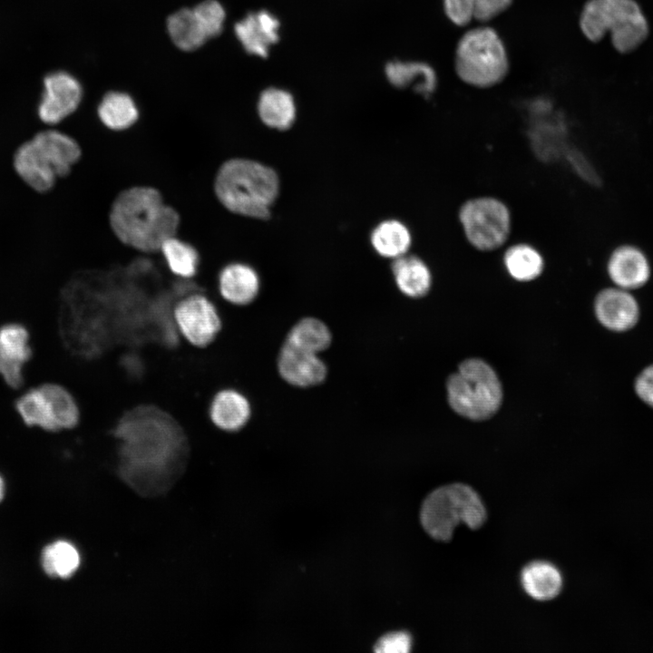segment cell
<instances>
[{
    "mask_svg": "<svg viewBox=\"0 0 653 653\" xmlns=\"http://www.w3.org/2000/svg\"><path fill=\"white\" fill-rule=\"evenodd\" d=\"M167 412L140 404L125 412L112 429L122 443V471L130 478H160L171 471L183 448L185 434Z\"/></svg>",
    "mask_w": 653,
    "mask_h": 653,
    "instance_id": "obj_1",
    "label": "cell"
},
{
    "mask_svg": "<svg viewBox=\"0 0 653 653\" xmlns=\"http://www.w3.org/2000/svg\"><path fill=\"white\" fill-rule=\"evenodd\" d=\"M109 222L122 243L139 252L154 254L167 239L176 236L180 215L157 189L139 185L116 196Z\"/></svg>",
    "mask_w": 653,
    "mask_h": 653,
    "instance_id": "obj_2",
    "label": "cell"
},
{
    "mask_svg": "<svg viewBox=\"0 0 653 653\" xmlns=\"http://www.w3.org/2000/svg\"><path fill=\"white\" fill-rule=\"evenodd\" d=\"M214 193L229 212L242 218L267 219L279 189L277 173L252 159L233 157L219 167Z\"/></svg>",
    "mask_w": 653,
    "mask_h": 653,
    "instance_id": "obj_3",
    "label": "cell"
},
{
    "mask_svg": "<svg viewBox=\"0 0 653 653\" xmlns=\"http://www.w3.org/2000/svg\"><path fill=\"white\" fill-rule=\"evenodd\" d=\"M83 155L79 141L65 131L37 132L15 151L13 167L33 190L44 194L73 172Z\"/></svg>",
    "mask_w": 653,
    "mask_h": 653,
    "instance_id": "obj_4",
    "label": "cell"
},
{
    "mask_svg": "<svg viewBox=\"0 0 653 653\" xmlns=\"http://www.w3.org/2000/svg\"><path fill=\"white\" fill-rule=\"evenodd\" d=\"M579 24L583 35L593 43L610 33L614 48L621 54L637 49L648 34V21L634 0H588Z\"/></svg>",
    "mask_w": 653,
    "mask_h": 653,
    "instance_id": "obj_5",
    "label": "cell"
},
{
    "mask_svg": "<svg viewBox=\"0 0 653 653\" xmlns=\"http://www.w3.org/2000/svg\"><path fill=\"white\" fill-rule=\"evenodd\" d=\"M446 395L452 410L472 421L493 416L503 397L497 373L489 363L477 357L461 362L457 371L447 378Z\"/></svg>",
    "mask_w": 653,
    "mask_h": 653,
    "instance_id": "obj_6",
    "label": "cell"
},
{
    "mask_svg": "<svg viewBox=\"0 0 653 653\" xmlns=\"http://www.w3.org/2000/svg\"><path fill=\"white\" fill-rule=\"evenodd\" d=\"M454 70L472 87L487 89L501 83L509 73L510 62L497 31L486 25L467 30L456 44Z\"/></svg>",
    "mask_w": 653,
    "mask_h": 653,
    "instance_id": "obj_7",
    "label": "cell"
},
{
    "mask_svg": "<svg viewBox=\"0 0 653 653\" xmlns=\"http://www.w3.org/2000/svg\"><path fill=\"white\" fill-rule=\"evenodd\" d=\"M420 519L432 538L448 541L460 523L472 530L480 528L486 520V510L472 487L456 482L433 491L422 504Z\"/></svg>",
    "mask_w": 653,
    "mask_h": 653,
    "instance_id": "obj_8",
    "label": "cell"
},
{
    "mask_svg": "<svg viewBox=\"0 0 653 653\" xmlns=\"http://www.w3.org/2000/svg\"><path fill=\"white\" fill-rule=\"evenodd\" d=\"M15 409L26 426L50 433L77 428L82 418L77 397L56 382H45L27 389L16 398Z\"/></svg>",
    "mask_w": 653,
    "mask_h": 653,
    "instance_id": "obj_9",
    "label": "cell"
},
{
    "mask_svg": "<svg viewBox=\"0 0 653 653\" xmlns=\"http://www.w3.org/2000/svg\"><path fill=\"white\" fill-rule=\"evenodd\" d=\"M457 219L464 239L473 249L490 253L503 249L511 237L512 214L509 205L492 195L463 200Z\"/></svg>",
    "mask_w": 653,
    "mask_h": 653,
    "instance_id": "obj_10",
    "label": "cell"
},
{
    "mask_svg": "<svg viewBox=\"0 0 653 653\" xmlns=\"http://www.w3.org/2000/svg\"><path fill=\"white\" fill-rule=\"evenodd\" d=\"M172 320L180 338L197 348L210 345L223 327L219 307L203 292L180 297L173 307Z\"/></svg>",
    "mask_w": 653,
    "mask_h": 653,
    "instance_id": "obj_11",
    "label": "cell"
},
{
    "mask_svg": "<svg viewBox=\"0 0 653 653\" xmlns=\"http://www.w3.org/2000/svg\"><path fill=\"white\" fill-rule=\"evenodd\" d=\"M83 97V87L74 76L64 71L50 73L44 78L37 116L50 127L58 125L78 111Z\"/></svg>",
    "mask_w": 653,
    "mask_h": 653,
    "instance_id": "obj_12",
    "label": "cell"
},
{
    "mask_svg": "<svg viewBox=\"0 0 653 653\" xmlns=\"http://www.w3.org/2000/svg\"><path fill=\"white\" fill-rule=\"evenodd\" d=\"M33 356L28 328L18 322L0 326V376L12 389L24 383V366Z\"/></svg>",
    "mask_w": 653,
    "mask_h": 653,
    "instance_id": "obj_13",
    "label": "cell"
},
{
    "mask_svg": "<svg viewBox=\"0 0 653 653\" xmlns=\"http://www.w3.org/2000/svg\"><path fill=\"white\" fill-rule=\"evenodd\" d=\"M594 311L599 322L614 332L631 329L639 318V306L631 291L616 286L596 295Z\"/></svg>",
    "mask_w": 653,
    "mask_h": 653,
    "instance_id": "obj_14",
    "label": "cell"
},
{
    "mask_svg": "<svg viewBox=\"0 0 653 653\" xmlns=\"http://www.w3.org/2000/svg\"><path fill=\"white\" fill-rule=\"evenodd\" d=\"M606 270L614 286L629 291L646 285L651 276L647 255L632 244L616 247L608 258Z\"/></svg>",
    "mask_w": 653,
    "mask_h": 653,
    "instance_id": "obj_15",
    "label": "cell"
},
{
    "mask_svg": "<svg viewBox=\"0 0 653 653\" xmlns=\"http://www.w3.org/2000/svg\"><path fill=\"white\" fill-rule=\"evenodd\" d=\"M280 23L268 11L248 14L234 25V32L244 50L253 55L267 57L270 47L279 38Z\"/></svg>",
    "mask_w": 653,
    "mask_h": 653,
    "instance_id": "obj_16",
    "label": "cell"
},
{
    "mask_svg": "<svg viewBox=\"0 0 653 653\" xmlns=\"http://www.w3.org/2000/svg\"><path fill=\"white\" fill-rule=\"evenodd\" d=\"M281 377L288 384L307 387L321 383L326 367L317 354L285 343L278 359Z\"/></svg>",
    "mask_w": 653,
    "mask_h": 653,
    "instance_id": "obj_17",
    "label": "cell"
},
{
    "mask_svg": "<svg viewBox=\"0 0 653 653\" xmlns=\"http://www.w3.org/2000/svg\"><path fill=\"white\" fill-rule=\"evenodd\" d=\"M219 297L234 306L251 303L259 291V278L249 265L230 261L224 265L217 277Z\"/></svg>",
    "mask_w": 653,
    "mask_h": 653,
    "instance_id": "obj_18",
    "label": "cell"
},
{
    "mask_svg": "<svg viewBox=\"0 0 653 653\" xmlns=\"http://www.w3.org/2000/svg\"><path fill=\"white\" fill-rule=\"evenodd\" d=\"M208 414L215 428L233 433L247 424L251 407L244 394L231 387H223L217 390L211 397Z\"/></svg>",
    "mask_w": 653,
    "mask_h": 653,
    "instance_id": "obj_19",
    "label": "cell"
},
{
    "mask_svg": "<svg viewBox=\"0 0 653 653\" xmlns=\"http://www.w3.org/2000/svg\"><path fill=\"white\" fill-rule=\"evenodd\" d=\"M502 261L507 274L515 281L522 283L537 279L545 269V258L541 251L526 241L507 244L503 248Z\"/></svg>",
    "mask_w": 653,
    "mask_h": 653,
    "instance_id": "obj_20",
    "label": "cell"
},
{
    "mask_svg": "<svg viewBox=\"0 0 653 653\" xmlns=\"http://www.w3.org/2000/svg\"><path fill=\"white\" fill-rule=\"evenodd\" d=\"M101 123L112 132H123L139 121L140 108L132 95L122 91L105 93L95 108Z\"/></svg>",
    "mask_w": 653,
    "mask_h": 653,
    "instance_id": "obj_21",
    "label": "cell"
},
{
    "mask_svg": "<svg viewBox=\"0 0 653 653\" xmlns=\"http://www.w3.org/2000/svg\"><path fill=\"white\" fill-rule=\"evenodd\" d=\"M392 272L399 290L409 297H423L431 289V269L427 263L416 255L407 253L395 258Z\"/></svg>",
    "mask_w": 653,
    "mask_h": 653,
    "instance_id": "obj_22",
    "label": "cell"
},
{
    "mask_svg": "<svg viewBox=\"0 0 653 653\" xmlns=\"http://www.w3.org/2000/svg\"><path fill=\"white\" fill-rule=\"evenodd\" d=\"M385 73L389 83L397 88L414 85L415 92L429 98L436 90L438 78L435 70L424 62L391 61Z\"/></svg>",
    "mask_w": 653,
    "mask_h": 653,
    "instance_id": "obj_23",
    "label": "cell"
},
{
    "mask_svg": "<svg viewBox=\"0 0 653 653\" xmlns=\"http://www.w3.org/2000/svg\"><path fill=\"white\" fill-rule=\"evenodd\" d=\"M258 114L267 126L284 131L295 122L296 104L290 93L271 87L264 90L258 101Z\"/></svg>",
    "mask_w": 653,
    "mask_h": 653,
    "instance_id": "obj_24",
    "label": "cell"
},
{
    "mask_svg": "<svg viewBox=\"0 0 653 653\" xmlns=\"http://www.w3.org/2000/svg\"><path fill=\"white\" fill-rule=\"evenodd\" d=\"M525 592L537 600H550L559 595L562 588L560 570L551 563L536 560L526 565L521 574Z\"/></svg>",
    "mask_w": 653,
    "mask_h": 653,
    "instance_id": "obj_25",
    "label": "cell"
},
{
    "mask_svg": "<svg viewBox=\"0 0 653 653\" xmlns=\"http://www.w3.org/2000/svg\"><path fill=\"white\" fill-rule=\"evenodd\" d=\"M167 32L174 45L184 52L196 51L209 40L193 8L189 7L168 17Z\"/></svg>",
    "mask_w": 653,
    "mask_h": 653,
    "instance_id": "obj_26",
    "label": "cell"
},
{
    "mask_svg": "<svg viewBox=\"0 0 653 653\" xmlns=\"http://www.w3.org/2000/svg\"><path fill=\"white\" fill-rule=\"evenodd\" d=\"M159 252L173 276L191 279L198 274L200 254L190 242L178 236H172L161 244Z\"/></svg>",
    "mask_w": 653,
    "mask_h": 653,
    "instance_id": "obj_27",
    "label": "cell"
},
{
    "mask_svg": "<svg viewBox=\"0 0 653 653\" xmlns=\"http://www.w3.org/2000/svg\"><path fill=\"white\" fill-rule=\"evenodd\" d=\"M412 241L408 227L397 219L381 222L371 234V243L375 251L385 258L394 259L407 254Z\"/></svg>",
    "mask_w": 653,
    "mask_h": 653,
    "instance_id": "obj_28",
    "label": "cell"
},
{
    "mask_svg": "<svg viewBox=\"0 0 653 653\" xmlns=\"http://www.w3.org/2000/svg\"><path fill=\"white\" fill-rule=\"evenodd\" d=\"M285 343L317 354L329 346L331 333L322 321L307 317L290 329Z\"/></svg>",
    "mask_w": 653,
    "mask_h": 653,
    "instance_id": "obj_29",
    "label": "cell"
},
{
    "mask_svg": "<svg viewBox=\"0 0 653 653\" xmlns=\"http://www.w3.org/2000/svg\"><path fill=\"white\" fill-rule=\"evenodd\" d=\"M42 563L49 576L67 579L78 569L80 555L73 545L64 541H58L44 548Z\"/></svg>",
    "mask_w": 653,
    "mask_h": 653,
    "instance_id": "obj_30",
    "label": "cell"
},
{
    "mask_svg": "<svg viewBox=\"0 0 653 653\" xmlns=\"http://www.w3.org/2000/svg\"><path fill=\"white\" fill-rule=\"evenodd\" d=\"M208 39L219 35L224 27L226 12L218 0H204L193 7Z\"/></svg>",
    "mask_w": 653,
    "mask_h": 653,
    "instance_id": "obj_31",
    "label": "cell"
},
{
    "mask_svg": "<svg viewBox=\"0 0 653 653\" xmlns=\"http://www.w3.org/2000/svg\"><path fill=\"white\" fill-rule=\"evenodd\" d=\"M563 157L572 171L584 181L592 186L600 184V178L595 167L577 148L568 147Z\"/></svg>",
    "mask_w": 653,
    "mask_h": 653,
    "instance_id": "obj_32",
    "label": "cell"
},
{
    "mask_svg": "<svg viewBox=\"0 0 653 653\" xmlns=\"http://www.w3.org/2000/svg\"><path fill=\"white\" fill-rule=\"evenodd\" d=\"M513 0H468L473 20L487 23L506 11Z\"/></svg>",
    "mask_w": 653,
    "mask_h": 653,
    "instance_id": "obj_33",
    "label": "cell"
},
{
    "mask_svg": "<svg viewBox=\"0 0 653 653\" xmlns=\"http://www.w3.org/2000/svg\"><path fill=\"white\" fill-rule=\"evenodd\" d=\"M411 636L404 631L388 633L383 636L375 645V651L379 653H407L411 649Z\"/></svg>",
    "mask_w": 653,
    "mask_h": 653,
    "instance_id": "obj_34",
    "label": "cell"
},
{
    "mask_svg": "<svg viewBox=\"0 0 653 653\" xmlns=\"http://www.w3.org/2000/svg\"><path fill=\"white\" fill-rule=\"evenodd\" d=\"M634 390L641 401L653 407V364L638 375L634 382Z\"/></svg>",
    "mask_w": 653,
    "mask_h": 653,
    "instance_id": "obj_35",
    "label": "cell"
},
{
    "mask_svg": "<svg viewBox=\"0 0 653 653\" xmlns=\"http://www.w3.org/2000/svg\"><path fill=\"white\" fill-rule=\"evenodd\" d=\"M3 494H4V482H3V480H2V478H1V476H0V501H1L2 498H3Z\"/></svg>",
    "mask_w": 653,
    "mask_h": 653,
    "instance_id": "obj_36",
    "label": "cell"
}]
</instances>
